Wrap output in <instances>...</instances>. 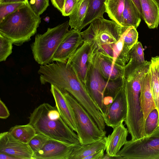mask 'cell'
Returning a JSON list of instances; mask_svg holds the SVG:
<instances>
[{
  "label": "cell",
  "instance_id": "cell-13",
  "mask_svg": "<svg viewBox=\"0 0 159 159\" xmlns=\"http://www.w3.org/2000/svg\"><path fill=\"white\" fill-rule=\"evenodd\" d=\"M80 32L73 29L69 31L55 53L52 61L67 62L84 42Z\"/></svg>",
  "mask_w": 159,
  "mask_h": 159
},
{
  "label": "cell",
  "instance_id": "cell-37",
  "mask_svg": "<svg viewBox=\"0 0 159 159\" xmlns=\"http://www.w3.org/2000/svg\"><path fill=\"white\" fill-rule=\"evenodd\" d=\"M138 9L142 18L143 19V15L140 0H131Z\"/></svg>",
  "mask_w": 159,
  "mask_h": 159
},
{
  "label": "cell",
  "instance_id": "cell-29",
  "mask_svg": "<svg viewBox=\"0 0 159 159\" xmlns=\"http://www.w3.org/2000/svg\"><path fill=\"white\" fill-rule=\"evenodd\" d=\"M12 42L7 37L0 34V61L6 60L12 52Z\"/></svg>",
  "mask_w": 159,
  "mask_h": 159
},
{
  "label": "cell",
  "instance_id": "cell-16",
  "mask_svg": "<svg viewBox=\"0 0 159 159\" xmlns=\"http://www.w3.org/2000/svg\"><path fill=\"white\" fill-rule=\"evenodd\" d=\"M113 129L111 134L105 137L106 153L112 156L117 155L127 141L129 133L123 122Z\"/></svg>",
  "mask_w": 159,
  "mask_h": 159
},
{
  "label": "cell",
  "instance_id": "cell-8",
  "mask_svg": "<svg viewBox=\"0 0 159 159\" xmlns=\"http://www.w3.org/2000/svg\"><path fill=\"white\" fill-rule=\"evenodd\" d=\"M117 155L124 159H159V127L150 134L127 141Z\"/></svg>",
  "mask_w": 159,
  "mask_h": 159
},
{
  "label": "cell",
  "instance_id": "cell-23",
  "mask_svg": "<svg viewBox=\"0 0 159 159\" xmlns=\"http://www.w3.org/2000/svg\"><path fill=\"white\" fill-rule=\"evenodd\" d=\"M106 0H89L87 12L81 28V30L97 19L103 17V15L106 12Z\"/></svg>",
  "mask_w": 159,
  "mask_h": 159
},
{
  "label": "cell",
  "instance_id": "cell-7",
  "mask_svg": "<svg viewBox=\"0 0 159 159\" xmlns=\"http://www.w3.org/2000/svg\"><path fill=\"white\" fill-rule=\"evenodd\" d=\"M62 90L73 110L77 123V134L81 145L91 143L105 137V130L99 128L91 116L72 95Z\"/></svg>",
  "mask_w": 159,
  "mask_h": 159
},
{
  "label": "cell",
  "instance_id": "cell-5",
  "mask_svg": "<svg viewBox=\"0 0 159 159\" xmlns=\"http://www.w3.org/2000/svg\"><path fill=\"white\" fill-rule=\"evenodd\" d=\"M84 84L102 116L107 110L103 102L105 96H109L114 98L123 86L124 82L123 78L114 80L105 79L96 69L91 58Z\"/></svg>",
  "mask_w": 159,
  "mask_h": 159
},
{
  "label": "cell",
  "instance_id": "cell-6",
  "mask_svg": "<svg viewBox=\"0 0 159 159\" xmlns=\"http://www.w3.org/2000/svg\"><path fill=\"white\" fill-rule=\"evenodd\" d=\"M68 21L52 28H48L42 34L36 35L34 42L31 45L33 57L35 61L41 65L52 61L54 55L69 32Z\"/></svg>",
  "mask_w": 159,
  "mask_h": 159
},
{
  "label": "cell",
  "instance_id": "cell-38",
  "mask_svg": "<svg viewBox=\"0 0 159 159\" xmlns=\"http://www.w3.org/2000/svg\"><path fill=\"white\" fill-rule=\"evenodd\" d=\"M29 3L28 0H0V4L9 3Z\"/></svg>",
  "mask_w": 159,
  "mask_h": 159
},
{
  "label": "cell",
  "instance_id": "cell-42",
  "mask_svg": "<svg viewBox=\"0 0 159 159\" xmlns=\"http://www.w3.org/2000/svg\"><path fill=\"white\" fill-rule=\"evenodd\" d=\"M159 7V0H153Z\"/></svg>",
  "mask_w": 159,
  "mask_h": 159
},
{
  "label": "cell",
  "instance_id": "cell-4",
  "mask_svg": "<svg viewBox=\"0 0 159 159\" xmlns=\"http://www.w3.org/2000/svg\"><path fill=\"white\" fill-rule=\"evenodd\" d=\"M127 28L102 17L93 21L80 33L84 41H95L98 49L110 57L113 45L120 39Z\"/></svg>",
  "mask_w": 159,
  "mask_h": 159
},
{
  "label": "cell",
  "instance_id": "cell-24",
  "mask_svg": "<svg viewBox=\"0 0 159 159\" xmlns=\"http://www.w3.org/2000/svg\"><path fill=\"white\" fill-rule=\"evenodd\" d=\"M125 0H106V12L110 18L121 26Z\"/></svg>",
  "mask_w": 159,
  "mask_h": 159
},
{
  "label": "cell",
  "instance_id": "cell-19",
  "mask_svg": "<svg viewBox=\"0 0 159 159\" xmlns=\"http://www.w3.org/2000/svg\"><path fill=\"white\" fill-rule=\"evenodd\" d=\"M141 18L138 9L131 0H125L121 26L125 28L132 26L137 28Z\"/></svg>",
  "mask_w": 159,
  "mask_h": 159
},
{
  "label": "cell",
  "instance_id": "cell-21",
  "mask_svg": "<svg viewBox=\"0 0 159 159\" xmlns=\"http://www.w3.org/2000/svg\"><path fill=\"white\" fill-rule=\"evenodd\" d=\"M149 72L153 97L159 116V56L152 57Z\"/></svg>",
  "mask_w": 159,
  "mask_h": 159
},
{
  "label": "cell",
  "instance_id": "cell-17",
  "mask_svg": "<svg viewBox=\"0 0 159 159\" xmlns=\"http://www.w3.org/2000/svg\"><path fill=\"white\" fill-rule=\"evenodd\" d=\"M140 101L145 120L149 113L153 110L157 108L151 87L149 70L142 81Z\"/></svg>",
  "mask_w": 159,
  "mask_h": 159
},
{
  "label": "cell",
  "instance_id": "cell-25",
  "mask_svg": "<svg viewBox=\"0 0 159 159\" xmlns=\"http://www.w3.org/2000/svg\"><path fill=\"white\" fill-rule=\"evenodd\" d=\"M8 132L17 140L27 144L37 133L34 128L29 123L25 125H15L11 127Z\"/></svg>",
  "mask_w": 159,
  "mask_h": 159
},
{
  "label": "cell",
  "instance_id": "cell-15",
  "mask_svg": "<svg viewBox=\"0 0 159 159\" xmlns=\"http://www.w3.org/2000/svg\"><path fill=\"white\" fill-rule=\"evenodd\" d=\"M50 91L55 100V106L62 118L72 130L77 133L76 121L73 110L65 98L62 90L51 84Z\"/></svg>",
  "mask_w": 159,
  "mask_h": 159
},
{
  "label": "cell",
  "instance_id": "cell-9",
  "mask_svg": "<svg viewBox=\"0 0 159 159\" xmlns=\"http://www.w3.org/2000/svg\"><path fill=\"white\" fill-rule=\"evenodd\" d=\"M97 48L95 41L84 40L67 62L75 70L84 84L92 57Z\"/></svg>",
  "mask_w": 159,
  "mask_h": 159
},
{
  "label": "cell",
  "instance_id": "cell-32",
  "mask_svg": "<svg viewBox=\"0 0 159 159\" xmlns=\"http://www.w3.org/2000/svg\"><path fill=\"white\" fill-rule=\"evenodd\" d=\"M29 2L34 12L40 16L49 6V0H30Z\"/></svg>",
  "mask_w": 159,
  "mask_h": 159
},
{
  "label": "cell",
  "instance_id": "cell-12",
  "mask_svg": "<svg viewBox=\"0 0 159 159\" xmlns=\"http://www.w3.org/2000/svg\"><path fill=\"white\" fill-rule=\"evenodd\" d=\"M127 111V102L124 86L102 116L105 124L113 128H115L125 121Z\"/></svg>",
  "mask_w": 159,
  "mask_h": 159
},
{
  "label": "cell",
  "instance_id": "cell-41",
  "mask_svg": "<svg viewBox=\"0 0 159 159\" xmlns=\"http://www.w3.org/2000/svg\"><path fill=\"white\" fill-rule=\"evenodd\" d=\"M124 159L123 157L120 156L116 155L115 156H111L106 153L104 154L102 159Z\"/></svg>",
  "mask_w": 159,
  "mask_h": 159
},
{
  "label": "cell",
  "instance_id": "cell-27",
  "mask_svg": "<svg viewBox=\"0 0 159 159\" xmlns=\"http://www.w3.org/2000/svg\"><path fill=\"white\" fill-rule=\"evenodd\" d=\"M143 48L141 43L137 42L130 50V59L129 62L135 65H141L144 63Z\"/></svg>",
  "mask_w": 159,
  "mask_h": 159
},
{
  "label": "cell",
  "instance_id": "cell-35",
  "mask_svg": "<svg viewBox=\"0 0 159 159\" xmlns=\"http://www.w3.org/2000/svg\"><path fill=\"white\" fill-rule=\"evenodd\" d=\"M53 6L62 12L64 7L65 0H50Z\"/></svg>",
  "mask_w": 159,
  "mask_h": 159
},
{
  "label": "cell",
  "instance_id": "cell-30",
  "mask_svg": "<svg viewBox=\"0 0 159 159\" xmlns=\"http://www.w3.org/2000/svg\"><path fill=\"white\" fill-rule=\"evenodd\" d=\"M27 3L19 2L0 4V22L7 16Z\"/></svg>",
  "mask_w": 159,
  "mask_h": 159
},
{
  "label": "cell",
  "instance_id": "cell-28",
  "mask_svg": "<svg viewBox=\"0 0 159 159\" xmlns=\"http://www.w3.org/2000/svg\"><path fill=\"white\" fill-rule=\"evenodd\" d=\"M122 37L125 46L129 50L138 42V33L136 28L128 27L123 34Z\"/></svg>",
  "mask_w": 159,
  "mask_h": 159
},
{
  "label": "cell",
  "instance_id": "cell-11",
  "mask_svg": "<svg viewBox=\"0 0 159 159\" xmlns=\"http://www.w3.org/2000/svg\"><path fill=\"white\" fill-rule=\"evenodd\" d=\"M92 60L96 69L105 79L114 80L124 78V66L115 62L111 58L97 48L92 55Z\"/></svg>",
  "mask_w": 159,
  "mask_h": 159
},
{
  "label": "cell",
  "instance_id": "cell-36",
  "mask_svg": "<svg viewBox=\"0 0 159 159\" xmlns=\"http://www.w3.org/2000/svg\"><path fill=\"white\" fill-rule=\"evenodd\" d=\"M105 149H102L96 152L93 154L86 157L84 159H102L104 155V152Z\"/></svg>",
  "mask_w": 159,
  "mask_h": 159
},
{
  "label": "cell",
  "instance_id": "cell-1",
  "mask_svg": "<svg viewBox=\"0 0 159 159\" xmlns=\"http://www.w3.org/2000/svg\"><path fill=\"white\" fill-rule=\"evenodd\" d=\"M41 84L49 83L72 95L95 121L102 117L98 106L92 99L75 70L66 62H56L41 65L38 70Z\"/></svg>",
  "mask_w": 159,
  "mask_h": 159
},
{
  "label": "cell",
  "instance_id": "cell-10",
  "mask_svg": "<svg viewBox=\"0 0 159 159\" xmlns=\"http://www.w3.org/2000/svg\"><path fill=\"white\" fill-rule=\"evenodd\" d=\"M0 152L18 159H34V153L29 144L17 140L8 131L0 134Z\"/></svg>",
  "mask_w": 159,
  "mask_h": 159
},
{
  "label": "cell",
  "instance_id": "cell-26",
  "mask_svg": "<svg viewBox=\"0 0 159 159\" xmlns=\"http://www.w3.org/2000/svg\"><path fill=\"white\" fill-rule=\"evenodd\" d=\"M159 127V116L155 108L148 114L145 121L144 127L146 135L152 133Z\"/></svg>",
  "mask_w": 159,
  "mask_h": 159
},
{
  "label": "cell",
  "instance_id": "cell-31",
  "mask_svg": "<svg viewBox=\"0 0 159 159\" xmlns=\"http://www.w3.org/2000/svg\"><path fill=\"white\" fill-rule=\"evenodd\" d=\"M49 139L41 134L36 133L28 144L34 153L44 146Z\"/></svg>",
  "mask_w": 159,
  "mask_h": 159
},
{
  "label": "cell",
  "instance_id": "cell-33",
  "mask_svg": "<svg viewBox=\"0 0 159 159\" xmlns=\"http://www.w3.org/2000/svg\"><path fill=\"white\" fill-rule=\"evenodd\" d=\"M79 0H65L61 13L64 16H70L74 10Z\"/></svg>",
  "mask_w": 159,
  "mask_h": 159
},
{
  "label": "cell",
  "instance_id": "cell-18",
  "mask_svg": "<svg viewBox=\"0 0 159 159\" xmlns=\"http://www.w3.org/2000/svg\"><path fill=\"white\" fill-rule=\"evenodd\" d=\"M143 19L150 29L157 28L159 24V7L153 0H140Z\"/></svg>",
  "mask_w": 159,
  "mask_h": 159
},
{
  "label": "cell",
  "instance_id": "cell-20",
  "mask_svg": "<svg viewBox=\"0 0 159 159\" xmlns=\"http://www.w3.org/2000/svg\"><path fill=\"white\" fill-rule=\"evenodd\" d=\"M103 149L106 150L105 137L91 143L76 145L70 159H84L86 157Z\"/></svg>",
  "mask_w": 159,
  "mask_h": 159
},
{
  "label": "cell",
  "instance_id": "cell-3",
  "mask_svg": "<svg viewBox=\"0 0 159 159\" xmlns=\"http://www.w3.org/2000/svg\"><path fill=\"white\" fill-rule=\"evenodd\" d=\"M41 22L40 16L34 12L29 2L0 22V34L10 39L14 45L20 46L31 40Z\"/></svg>",
  "mask_w": 159,
  "mask_h": 159
},
{
  "label": "cell",
  "instance_id": "cell-39",
  "mask_svg": "<svg viewBox=\"0 0 159 159\" xmlns=\"http://www.w3.org/2000/svg\"><path fill=\"white\" fill-rule=\"evenodd\" d=\"M113 98L111 96H105L103 101L104 104L107 109L113 102Z\"/></svg>",
  "mask_w": 159,
  "mask_h": 159
},
{
  "label": "cell",
  "instance_id": "cell-34",
  "mask_svg": "<svg viewBox=\"0 0 159 159\" xmlns=\"http://www.w3.org/2000/svg\"><path fill=\"white\" fill-rule=\"evenodd\" d=\"M10 115V113L5 103L0 100V118L5 119L7 118Z\"/></svg>",
  "mask_w": 159,
  "mask_h": 159
},
{
  "label": "cell",
  "instance_id": "cell-2",
  "mask_svg": "<svg viewBox=\"0 0 159 159\" xmlns=\"http://www.w3.org/2000/svg\"><path fill=\"white\" fill-rule=\"evenodd\" d=\"M29 123L37 133L66 143L81 145L79 137L62 118L56 107L44 103L36 107L29 117Z\"/></svg>",
  "mask_w": 159,
  "mask_h": 159
},
{
  "label": "cell",
  "instance_id": "cell-40",
  "mask_svg": "<svg viewBox=\"0 0 159 159\" xmlns=\"http://www.w3.org/2000/svg\"><path fill=\"white\" fill-rule=\"evenodd\" d=\"M0 159H18L16 157L5 153L0 152Z\"/></svg>",
  "mask_w": 159,
  "mask_h": 159
},
{
  "label": "cell",
  "instance_id": "cell-22",
  "mask_svg": "<svg viewBox=\"0 0 159 159\" xmlns=\"http://www.w3.org/2000/svg\"><path fill=\"white\" fill-rule=\"evenodd\" d=\"M89 0H79L74 10L69 16V22L71 29L81 32V28L87 12Z\"/></svg>",
  "mask_w": 159,
  "mask_h": 159
},
{
  "label": "cell",
  "instance_id": "cell-14",
  "mask_svg": "<svg viewBox=\"0 0 159 159\" xmlns=\"http://www.w3.org/2000/svg\"><path fill=\"white\" fill-rule=\"evenodd\" d=\"M76 145L49 139L44 146L34 153V159H70Z\"/></svg>",
  "mask_w": 159,
  "mask_h": 159
}]
</instances>
